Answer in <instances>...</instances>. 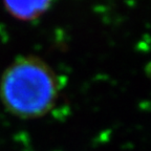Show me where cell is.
I'll return each instance as SVG.
<instances>
[{
	"label": "cell",
	"mask_w": 151,
	"mask_h": 151,
	"mask_svg": "<svg viewBox=\"0 0 151 151\" xmlns=\"http://www.w3.org/2000/svg\"><path fill=\"white\" fill-rule=\"evenodd\" d=\"M61 84L46 61L35 55L15 58L0 78V102L12 116L35 120L46 116L59 99Z\"/></svg>",
	"instance_id": "obj_1"
},
{
	"label": "cell",
	"mask_w": 151,
	"mask_h": 151,
	"mask_svg": "<svg viewBox=\"0 0 151 151\" xmlns=\"http://www.w3.org/2000/svg\"><path fill=\"white\" fill-rule=\"evenodd\" d=\"M6 13L19 21H35L50 9V1H6L3 3Z\"/></svg>",
	"instance_id": "obj_2"
}]
</instances>
